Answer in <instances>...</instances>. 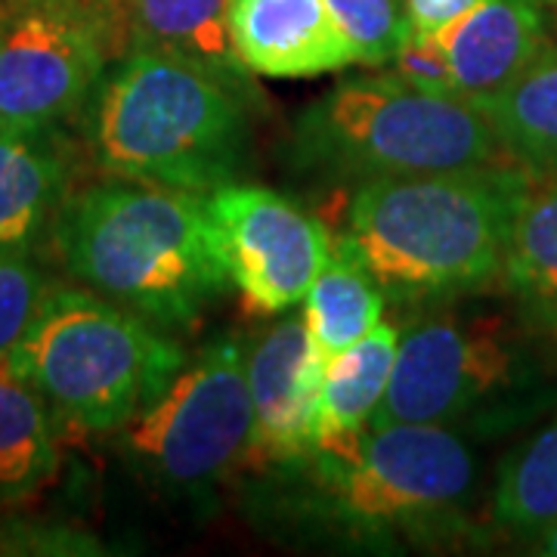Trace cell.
<instances>
[{
    "instance_id": "cell-1",
    "label": "cell",
    "mask_w": 557,
    "mask_h": 557,
    "mask_svg": "<svg viewBox=\"0 0 557 557\" xmlns=\"http://www.w3.org/2000/svg\"><path fill=\"white\" fill-rule=\"evenodd\" d=\"M518 168H478L359 183L338 245L384 298H456L502 276L511 226L530 193Z\"/></svg>"
},
{
    "instance_id": "cell-2",
    "label": "cell",
    "mask_w": 557,
    "mask_h": 557,
    "mask_svg": "<svg viewBox=\"0 0 557 557\" xmlns=\"http://www.w3.org/2000/svg\"><path fill=\"white\" fill-rule=\"evenodd\" d=\"M57 245L75 282L161 332L193 329L233 285L205 196L112 177L69 196Z\"/></svg>"
},
{
    "instance_id": "cell-3",
    "label": "cell",
    "mask_w": 557,
    "mask_h": 557,
    "mask_svg": "<svg viewBox=\"0 0 557 557\" xmlns=\"http://www.w3.org/2000/svg\"><path fill=\"white\" fill-rule=\"evenodd\" d=\"M282 468L298 471L285 490L295 520L359 545L449 536L478 483L468 440L446 424L366 428Z\"/></svg>"
},
{
    "instance_id": "cell-4",
    "label": "cell",
    "mask_w": 557,
    "mask_h": 557,
    "mask_svg": "<svg viewBox=\"0 0 557 557\" xmlns=\"http://www.w3.org/2000/svg\"><path fill=\"white\" fill-rule=\"evenodd\" d=\"M248 102L196 65L131 47L97 87L90 149L112 177L208 196L248 161Z\"/></svg>"
},
{
    "instance_id": "cell-5",
    "label": "cell",
    "mask_w": 557,
    "mask_h": 557,
    "mask_svg": "<svg viewBox=\"0 0 557 557\" xmlns=\"http://www.w3.org/2000/svg\"><path fill=\"white\" fill-rule=\"evenodd\" d=\"M292 152L317 177L369 183L493 168L505 149L474 102L418 90L397 75H369L338 81L307 106Z\"/></svg>"
},
{
    "instance_id": "cell-6",
    "label": "cell",
    "mask_w": 557,
    "mask_h": 557,
    "mask_svg": "<svg viewBox=\"0 0 557 557\" xmlns=\"http://www.w3.org/2000/svg\"><path fill=\"white\" fill-rule=\"evenodd\" d=\"M186 354L152 322L90 288H50L7 366L72 428L119 431L180 372Z\"/></svg>"
},
{
    "instance_id": "cell-7",
    "label": "cell",
    "mask_w": 557,
    "mask_h": 557,
    "mask_svg": "<svg viewBox=\"0 0 557 557\" xmlns=\"http://www.w3.org/2000/svg\"><path fill=\"white\" fill-rule=\"evenodd\" d=\"M251 440L245 354L220 338L180 366L152 403L124 424L134 468L171 496H201L242 468Z\"/></svg>"
},
{
    "instance_id": "cell-8",
    "label": "cell",
    "mask_w": 557,
    "mask_h": 557,
    "mask_svg": "<svg viewBox=\"0 0 557 557\" xmlns=\"http://www.w3.org/2000/svg\"><path fill=\"white\" fill-rule=\"evenodd\" d=\"M533 381L518 332L496 317L424 319L399 335L397 362L369 428L456 424L498 412Z\"/></svg>"
},
{
    "instance_id": "cell-9",
    "label": "cell",
    "mask_w": 557,
    "mask_h": 557,
    "mask_svg": "<svg viewBox=\"0 0 557 557\" xmlns=\"http://www.w3.org/2000/svg\"><path fill=\"white\" fill-rule=\"evenodd\" d=\"M106 0H13L0 22V127L53 131L97 94Z\"/></svg>"
},
{
    "instance_id": "cell-10",
    "label": "cell",
    "mask_w": 557,
    "mask_h": 557,
    "mask_svg": "<svg viewBox=\"0 0 557 557\" xmlns=\"http://www.w3.org/2000/svg\"><path fill=\"white\" fill-rule=\"evenodd\" d=\"M205 208L251 317H278L304 304L332 251V236L317 218L276 189L236 180L211 189Z\"/></svg>"
},
{
    "instance_id": "cell-11",
    "label": "cell",
    "mask_w": 557,
    "mask_h": 557,
    "mask_svg": "<svg viewBox=\"0 0 557 557\" xmlns=\"http://www.w3.org/2000/svg\"><path fill=\"white\" fill-rule=\"evenodd\" d=\"M325 359L313 347L304 317L267 329L245 359L251 394V440L242 468L270 474L313 449L310 424Z\"/></svg>"
},
{
    "instance_id": "cell-12",
    "label": "cell",
    "mask_w": 557,
    "mask_h": 557,
    "mask_svg": "<svg viewBox=\"0 0 557 557\" xmlns=\"http://www.w3.org/2000/svg\"><path fill=\"white\" fill-rule=\"evenodd\" d=\"M230 32L255 78H319L354 65L325 0H230Z\"/></svg>"
},
{
    "instance_id": "cell-13",
    "label": "cell",
    "mask_w": 557,
    "mask_h": 557,
    "mask_svg": "<svg viewBox=\"0 0 557 557\" xmlns=\"http://www.w3.org/2000/svg\"><path fill=\"white\" fill-rule=\"evenodd\" d=\"M456 97L483 109L548 44L545 0H483L437 32Z\"/></svg>"
},
{
    "instance_id": "cell-14",
    "label": "cell",
    "mask_w": 557,
    "mask_h": 557,
    "mask_svg": "<svg viewBox=\"0 0 557 557\" xmlns=\"http://www.w3.org/2000/svg\"><path fill=\"white\" fill-rule=\"evenodd\" d=\"M127 20L134 47L196 65L255 97V75L242 65L230 32V0H127Z\"/></svg>"
},
{
    "instance_id": "cell-15",
    "label": "cell",
    "mask_w": 557,
    "mask_h": 557,
    "mask_svg": "<svg viewBox=\"0 0 557 557\" xmlns=\"http://www.w3.org/2000/svg\"><path fill=\"white\" fill-rule=\"evenodd\" d=\"M69 168L50 131L0 127V251L28 255L65 205Z\"/></svg>"
},
{
    "instance_id": "cell-16",
    "label": "cell",
    "mask_w": 557,
    "mask_h": 557,
    "mask_svg": "<svg viewBox=\"0 0 557 557\" xmlns=\"http://www.w3.org/2000/svg\"><path fill=\"white\" fill-rule=\"evenodd\" d=\"M397 347V329L379 322L357 344L325 359L310 424L313 449L354 440L372 424L394 375Z\"/></svg>"
},
{
    "instance_id": "cell-17",
    "label": "cell",
    "mask_w": 557,
    "mask_h": 557,
    "mask_svg": "<svg viewBox=\"0 0 557 557\" xmlns=\"http://www.w3.org/2000/svg\"><path fill=\"white\" fill-rule=\"evenodd\" d=\"M502 282L523 325L557 347V180L530 186L502 263Z\"/></svg>"
},
{
    "instance_id": "cell-18",
    "label": "cell",
    "mask_w": 557,
    "mask_h": 557,
    "mask_svg": "<svg viewBox=\"0 0 557 557\" xmlns=\"http://www.w3.org/2000/svg\"><path fill=\"white\" fill-rule=\"evenodd\" d=\"M502 149L527 174L557 180V44H545L518 78L483 106Z\"/></svg>"
},
{
    "instance_id": "cell-19",
    "label": "cell",
    "mask_w": 557,
    "mask_h": 557,
    "mask_svg": "<svg viewBox=\"0 0 557 557\" xmlns=\"http://www.w3.org/2000/svg\"><path fill=\"white\" fill-rule=\"evenodd\" d=\"M60 474L50 406L0 359V505L40 493Z\"/></svg>"
},
{
    "instance_id": "cell-20",
    "label": "cell",
    "mask_w": 557,
    "mask_h": 557,
    "mask_svg": "<svg viewBox=\"0 0 557 557\" xmlns=\"http://www.w3.org/2000/svg\"><path fill=\"white\" fill-rule=\"evenodd\" d=\"M384 313V292L354 255L332 239V251L304 298V322L322 359L369 335Z\"/></svg>"
},
{
    "instance_id": "cell-21",
    "label": "cell",
    "mask_w": 557,
    "mask_h": 557,
    "mask_svg": "<svg viewBox=\"0 0 557 557\" xmlns=\"http://www.w3.org/2000/svg\"><path fill=\"white\" fill-rule=\"evenodd\" d=\"M493 520L530 542L557 523V416L502 461Z\"/></svg>"
},
{
    "instance_id": "cell-22",
    "label": "cell",
    "mask_w": 557,
    "mask_h": 557,
    "mask_svg": "<svg viewBox=\"0 0 557 557\" xmlns=\"http://www.w3.org/2000/svg\"><path fill=\"white\" fill-rule=\"evenodd\" d=\"M354 65H391L409 35L406 0H325Z\"/></svg>"
},
{
    "instance_id": "cell-23",
    "label": "cell",
    "mask_w": 557,
    "mask_h": 557,
    "mask_svg": "<svg viewBox=\"0 0 557 557\" xmlns=\"http://www.w3.org/2000/svg\"><path fill=\"white\" fill-rule=\"evenodd\" d=\"M47 292L50 288L28 255L0 251V359L25 338Z\"/></svg>"
},
{
    "instance_id": "cell-24",
    "label": "cell",
    "mask_w": 557,
    "mask_h": 557,
    "mask_svg": "<svg viewBox=\"0 0 557 557\" xmlns=\"http://www.w3.org/2000/svg\"><path fill=\"white\" fill-rule=\"evenodd\" d=\"M394 75L406 84H412L418 90L428 94H446L456 97V84H453V69L446 60V50L440 44L437 35H418L409 32L406 40L399 44L397 57L391 60Z\"/></svg>"
},
{
    "instance_id": "cell-25",
    "label": "cell",
    "mask_w": 557,
    "mask_h": 557,
    "mask_svg": "<svg viewBox=\"0 0 557 557\" xmlns=\"http://www.w3.org/2000/svg\"><path fill=\"white\" fill-rule=\"evenodd\" d=\"M480 3L483 0H406V22H409V32L437 35Z\"/></svg>"
},
{
    "instance_id": "cell-26",
    "label": "cell",
    "mask_w": 557,
    "mask_h": 557,
    "mask_svg": "<svg viewBox=\"0 0 557 557\" xmlns=\"http://www.w3.org/2000/svg\"><path fill=\"white\" fill-rule=\"evenodd\" d=\"M533 545H536V548H533L536 555L557 557V523H552L545 533H539V536L533 539Z\"/></svg>"
},
{
    "instance_id": "cell-27",
    "label": "cell",
    "mask_w": 557,
    "mask_h": 557,
    "mask_svg": "<svg viewBox=\"0 0 557 557\" xmlns=\"http://www.w3.org/2000/svg\"><path fill=\"white\" fill-rule=\"evenodd\" d=\"M10 7H13V0H0V22H3V16L10 13Z\"/></svg>"
},
{
    "instance_id": "cell-28",
    "label": "cell",
    "mask_w": 557,
    "mask_h": 557,
    "mask_svg": "<svg viewBox=\"0 0 557 557\" xmlns=\"http://www.w3.org/2000/svg\"><path fill=\"white\" fill-rule=\"evenodd\" d=\"M545 3H555V7H557V0H545Z\"/></svg>"
},
{
    "instance_id": "cell-29",
    "label": "cell",
    "mask_w": 557,
    "mask_h": 557,
    "mask_svg": "<svg viewBox=\"0 0 557 557\" xmlns=\"http://www.w3.org/2000/svg\"><path fill=\"white\" fill-rule=\"evenodd\" d=\"M106 3H109V0H106Z\"/></svg>"
}]
</instances>
